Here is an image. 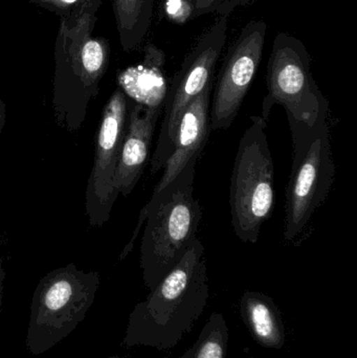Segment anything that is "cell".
<instances>
[{
  "mask_svg": "<svg viewBox=\"0 0 357 358\" xmlns=\"http://www.w3.org/2000/svg\"><path fill=\"white\" fill-rule=\"evenodd\" d=\"M209 301L205 246L197 238L182 260L136 305L123 344L167 351L192 330Z\"/></svg>",
  "mask_w": 357,
  "mask_h": 358,
  "instance_id": "cell-1",
  "label": "cell"
},
{
  "mask_svg": "<svg viewBox=\"0 0 357 358\" xmlns=\"http://www.w3.org/2000/svg\"><path fill=\"white\" fill-rule=\"evenodd\" d=\"M197 161L192 159L167 187L151 196L140 210L129 243L119 256L123 261L129 255L144 227L140 263L145 286L150 292L177 265L197 239L203 216L201 204L194 198Z\"/></svg>",
  "mask_w": 357,
  "mask_h": 358,
  "instance_id": "cell-2",
  "label": "cell"
},
{
  "mask_svg": "<svg viewBox=\"0 0 357 358\" xmlns=\"http://www.w3.org/2000/svg\"><path fill=\"white\" fill-rule=\"evenodd\" d=\"M96 22V16L83 15L73 27L61 23L54 45L52 111L57 124L71 134L81 129L110 61L108 41L92 36Z\"/></svg>",
  "mask_w": 357,
  "mask_h": 358,
  "instance_id": "cell-3",
  "label": "cell"
},
{
  "mask_svg": "<svg viewBox=\"0 0 357 358\" xmlns=\"http://www.w3.org/2000/svg\"><path fill=\"white\" fill-rule=\"evenodd\" d=\"M98 271L71 263L40 279L33 294L25 345L33 355L60 344L85 320L100 286Z\"/></svg>",
  "mask_w": 357,
  "mask_h": 358,
  "instance_id": "cell-4",
  "label": "cell"
},
{
  "mask_svg": "<svg viewBox=\"0 0 357 358\" xmlns=\"http://www.w3.org/2000/svg\"><path fill=\"white\" fill-rule=\"evenodd\" d=\"M293 141V167L286 189L284 238L293 240L326 199L335 167L331 150L328 115L314 125L287 115Z\"/></svg>",
  "mask_w": 357,
  "mask_h": 358,
  "instance_id": "cell-5",
  "label": "cell"
},
{
  "mask_svg": "<svg viewBox=\"0 0 357 358\" xmlns=\"http://www.w3.org/2000/svg\"><path fill=\"white\" fill-rule=\"evenodd\" d=\"M252 125L239 143L230 187L235 234L245 243H257L260 231L275 208L274 159L266 136V121L251 117Z\"/></svg>",
  "mask_w": 357,
  "mask_h": 358,
  "instance_id": "cell-6",
  "label": "cell"
},
{
  "mask_svg": "<svg viewBox=\"0 0 357 358\" xmlns=\"http://www.w3.org/2000/svg\"><path fill=\"white\" fill-rule=\"evenodd\" d=\"M268 96L262 117L268 121L274 105L284 107L296 121L312 126L328 115L329 103L312 77L310 56L303 42L287 33L275 38L268 63Z\"/></svg>",
  "mask_w": 357,
  "mask_h": 358,
  "instance_id": "cell-7",
  "label": "cell"
},
{
  "mask_svg": "<svg viewBox=\"0 0 357 358\" xmlns=\"http://www.w3.org/2000/svg\"><path fill=\"white\" fill-rule=\"evenodd\" d=\"M226 38L228 17L221 16L203 34L172 79L163 98V117L151 159V173H157L171 155L178 123L187 107L213 83L216 65Z\"/></svg>",
  "mask_w": 357,
  "mask_h": 358,
  "instance_id": "cell-8",
  "label": "cell"
},
{
  "mask_svg": "<svg viewBox=\"0 0 357 358\" xmlns=\"http://www.w3.org/2000/svg\"><path fill=\"white\" fill-rule=\"evenodd\" d=\"M128 100L117 88L105 105L99 127L94 166L85 193V210L90 227H101L110 219L117 200L115 171L127 127Z\"/></svg>",
  "mask_w": 357,
  "mask_h": 358,
  "instance_id": "cell-9",
  "label": "cell"
},
{
  "mask_svg": "<svg viewBox=\"0 0 357 358\" xmlns=\"http://www.w3.org/2000/svg\"><path fill=\"white\" fill-rule=\"evenodd\" d=\"M268 25L253 20L243 27L230 46L218 75L211 104V129L226 130L236 119L257 75Z\"/></svg>",
  "mask_w": 357,
  "mask_h": 358,
  "instance_id": "cell-10",
  "label": "cell"
},
{
  "mask_svg": "<svg viewBox=\"0 0 357 358\" xmlns=\"http://www.w3.org/2000/svg\"><path fill=\"white\" fill-rule=\"evenodd\" d=\"M161 109L163 105L128 102L127 127L115 178V191L124 197L131 194L142 178Z\"/></svg>",
  "mask_w": 357,
  "mask_h": 358,
  "instance_id": "cell-11",
  "label": "cell"
},
{
  "mask_svg": "<svg viewBox=\"0 0 357 358\" xmlns=\"http://www.w3.org/2000/svg\"><path fill=\"white\" fill-rule=\"evenodd\" d=\"M210 84L190 103L182 113L176 130L173 151L163 165V173L153 189L159 194L186 168L192 159H198L211 132V92Z\"/></svg>",
  "mask_w": 357,
  "mask_h": 358,
  "instance_id": "cell-12",
  "label": "cell"
},
{
  "mask_svg": "<svg viewBox=\"0 0 357 358\" xmlns=\"http://www.w3.org/2000/svg\"><path fill=\"white\" fill-rule=\"evenodd\" d=\"M243 323L263 348L280 350L286 342L282 315L272 298L259 292H245L240 300Z\"/></svg>",
  "mask_w": 357,
  "mask_h": 358,
  "instance_id": "cell-13",
  "label": "cell"
},
{
  "mask_svg": "<svg viewBox=\"0 0 357 358\" xmlns=\"http://www.w3.org/2000/svg\"><path fill=\"white\" fill-rule=\"evenodd\" d=\"M155 0H112L119 42L125 52L136 50L144 41L154 10Z\"/></svg>",
  "mask_w": 357,
  "mask_h": 358,
  "instance_id": "cell-14",
  "label": "cell"
},
{
  "mask_svg": "<svg viewBox=\"0 0 357 358\" xmlns=\"http://www.w3.org/2000/svg\"><path fill=\"white\" fill-rule=\"evenodd\" d=\"M228 328L221 313H212L198 338L180 358H226Z\"/></svg>",
  "mask_w": 357,
  "mask_h": 358,
  "instance_id": "cell-15",
  "label": "cell"
},
{
  "mask_svg": "<svg viewBox=\"0 0 357 358\" xmlns=\"http://www.w3.org/2000/svg\"><path fill=\"white\" fill-rule=\"evenodd\" d=\"M31 2L58 15L61 23L71 27L81 18L86 0H31Z\"/></svg>",
  "mask_w": 357,
  "mask_h": 358,
  "instance_id": "cell-16",
  "label": "cell"
},
{
  "mask_svg": "<svg viewBox=\"0 0 357 358\" xmlns=\"http://www.w3.org/2000/svg\"><path fill=\"white\" fill-rule=\"evenodd\" d=\"M161 8L166 18L182 25L192 18L194 3L187 0H163Z\"/></svg>",
  "mask_w": 357,
  "mask_h": 358,
  "instance_id": "cell-17",
  "label": "cell"
},
{
  "mask_svg": "<svg viewBox=\"0 0 357 358\" xmlns=\"http://www.w3.org/2000/svg\"><path fill=\"white\" fill-rule=\"evenodd\" d=\"M226 0H196L192 17H201L203 15L216 13Z\"/></svg>",
  "mask_w": 357,
  "mask_h": 358,
  "instance_id": "cell-18",
  "label": "cell"
},
{
  "mask_svg": "<svg viewBox=\"0 0 357 358\" xmlns=\"http://www.w3.org/2000/svg\"><path fill=\"white\" fill-rule=\"evenodd\" d=\"M249 1H251V0H226L216 13L221 15V16L228 17V15H230L237 6H245V4L249 3Z\"/></svg>",
  "mask_w": 357,
  "mask_h": 358,
  "instance_id": "cell-19",
  "label": "cell"
},
{
  "mask_svg": "<svg viewBox=\"0 0 357 358\" xmlns=\"http://www.w3.org/2000/svg\"><path fill=\"white\" fill-rule=\"evenodd\" d=\"M102 2L103 0H86L82 16H83V15H87V16L92 17L96 16V12H98L99 8H100Z\"/></svg>",
  "mask_w": 357,
  "mask_h": 358,
  "instance_id": "cell-20",
  "label": "cell"
},
{
  "mask_svg": "<svg viewBox=\"0 0 357 358\" xmlns=\"http://www.w3.org/2000/svg\"><path fill=\"white\" fill-rule=\"evenodd\" d=\"M6 273L3 269V261H2L1 243H0V315L2 310V299H3V282Z\"/></svg>",
  "mask_w": 357,
  "mask_h": 358,
  "instance_id": "cell-21",
  "label": "cell"
},
{
  "mask_svg": "<svg viewBox=\"0 0 357 358\" xmlns=\"http://www.w3.org/2000/svg\"><path fill=\"white\" fill-rule=\"evenodd\" d=\"M6 104H4L3 101L0 99V134L2 132V129H3L4 124H6Z\"/></svg>",
  "mask_w": 357,
  "mask_h": 358,
  "instance_id": "cell-22",
  "label": "cell"
},
{
  "mask_svg": "<svg viewBox=\"0 0 357 358\" xmlns=\"http://www.w3.org/2000/svg\"><path fill=\"white\" fill-rule=\"evenodd\" d=\"M106 358H126V357H117V355H115V357H106Z\"/></svg>",
  "mask_w": 357,
  "mask_h": 358,
  "instance_id": "cell-23",
  "label": "cell"
},
{
  "mask_svg": "<svg viewBox=\"0 0 357 358\" xmlns=\"http://www.w3.org/2000/svg\"><path fill=\"white\" fill-rule=\"evenodd\" d=\"M187 1L192 2V3H195V1H196V0H187Z\"/></svg>",
  "mask_w": 357,
  "mask_h": 358,
  "instance_id": "cell-24",
  "label": "cell"
}]
</instances>
